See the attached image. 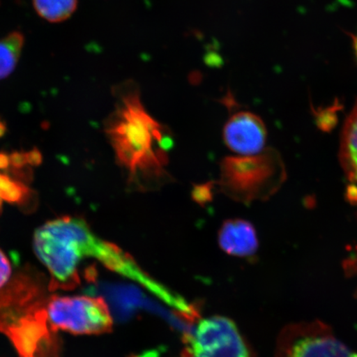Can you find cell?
<instances>
[{
  "instance_id": "cell-19",
  "label": "cell",
  "mask_w": 357,
  "mask_h": 357,
  "mask_svg": "<svg viewBox=\"0 0 357 357\" xmlns=\"http://www.w3.org/2000/svg\"><path fill=\"white\" fill-rule=\"evenodd\" d=\"M3 200L0 198V212H2Z\"/></svg>"
},
{
  "instance_id": "cell-15",
  "label": "cell",
  "mask_w": 357,
  "mask_h": 357,
  "mask_svg": "<svg viewBox=\"0 0 357 357\" xmlns=\"http://www.w3.org/2000/svg\"><path fill=\"white\" fill-rule=\"evenodd\" d=\"M26 159L30 166H38L41 162L42 155L38 150H33L26 153Z\"/></svg>"
},
{
  "instance_id": "cell-8",
  "label": "cell",
  "mask_w": 357,
  "mask_h": 357,
  "mask_svg": "<svg viewBox=\"0 0 357 357\" xmlns=\"http://www.w3.org/2000/svg\"><path fill=\"white\" fill-rule=\"evenodd\" d=\"M267 131L259 116L250 112L231 115L223 129V140L238 155H252L264 151Z\"/></svg>"
},
{
  "instance_id": "cell-3",
  "label": "cell",
  "mask_w": 357,
  "mask_h": 357,
  "mask_svg": "<svg viewBox=\"0 0 357 357\" xmlns=\"http://www.w3.org/2000/svg\"><path fill=\"white\" fill-rule=\"evenodd\" d=\"M98 236L80 218L61 217L36 230V255L51 275L49 290H70L80 283L79 266L92 257Z\"/></svg>"
},
{
  "instance_id": "cell-18",
  "label": "cell",
  "mask_w": 357,
  "mask_h": 357,
  "mask_svg": "<svg viewBox=\"0 0 357 357\" xmlns=\"http://www.w3.org/2000/svg\"><path fill=\"white\" fill-rule=\"evenodd\" d=\"M354 50L356 53V56L357 59V35L354 37Z\"/></svg>"
},
{
  "instance_id": "cell-16",
  "label": "cell",
  "mask_w": 357,
  "mask_h": 357,
  "mask_svg": "<svg viewBox=\"0 0 357 357\" xmlns=\"http://www.w3.org/2000/svg\"><path fill=\"white\" fill-rule=\"evenodd\" d=\"M10 167V155L0 153V169H7Z\"/></svg>"
},
{
  "instance_id": "cell-5",
  "label": "cell",
  "mask_w": 357,
  "mask_h": 357,
  "mask_svg": "<svg viewBox=\"0 0 357 357\" xmlns=\"http://www.w3.org/2000/svg\"><path fill=\"white\" fill-rule=\"evenodd\" d=\"M49 324L75 335H100L113 329L114 321L104 298L87 296L49 297Z\"/></svg>"
},
{
  "instance_id": "cell-6",
  "label": "cell",
  "mask_w": 357,
  "mask_h": 357,
  "mask_svg": "<svg viewBox=\"0 0 357 357\" xmlns=\"http://www.w3.org/2000/svg\"><path fill=\"white\" fill-rule=\"evenodd\" d=\"M276 357H357L327 325L314 321L289 324L280 332Z\"/></svg>"
},
{
  "instance_id": "cell-9",
  "label": "cell",
  "mask_w": 357,
  "mask_h": 357,
  "mask_svg": "<svg viewBox=\"0 0 357 357\" xmlns=\"http://www.w3.org/2000/svg\"><path fill=\"white\" fill-rule=\"evenodd\" d=\"M218 244L229 255L251 257L258 249L255 227L251 222L238 218L227 220L218 231Z\"/></svg>"
},
{
  "instance_id": "cell-12",
  "label": "cell",
  "mask_w": 357,
  "mask_h": 357,
  "mask_svg": "<svg viewBox=\"0 0 357 357\" xmlns=\"http://www.w3.org/2000/svg\"><path fill=\"white\" fill-rule=\"evenodd\" d=\"M36 13L52 24L69 20L77 10L78 0H33Z\"/></svg>"
},
{
  "instance_id": "cell-11",
  "label": "cell",
  "mask_w": 357,
  "mask_h": 357,
  "mask_svg": "<svg viewBox=\"0 0 357 357\" xmlns=\"http://www.w3.org/2000/svg\"><path fill=\"white\" fill-rule=\"evenodd\" d=\"M24 42V36L19 31H15L0 39V80L10 77L15 71Z\"/></svg>"
},
{
  "instance_id": "cell-14",
  "label": "cell",
  "mask_w": 357,
  "mask_h": 357,
  "mask_svg": "<svg viewBox=\"0 0 357 357\" xmlns=\"http://www.w3.org/2000/svg\"><path fill=\"white\" fill-rule=\"evenodd\" d=\"M12 274V266L10 260L1 249H0V289L10 282Z\"/></svg>"
},
{
  "instance_id": "cell-10",
  "label": "cell",
  "mask_w": 357,
  "mask_h": 357,
  "mask_svg": "<svg viewBox=\"0 0 357 357\" xmlns=\"http://www.w3.org/2000/svg\"><path fill=\"white\" fill-rule=\"evenodd\" d=\"M339 159L347 177L357 184V101L343 128Z\"/></svg>"
},
{
  "instance_id": "cell-13",
  "label": "cell",
  "mask_w": 357,
  "mask_h": 357,
  "mask_svg": "<svg viewBox=\"0 0 357 357\" xmlns=\"http://www.w3.org/2000/svg\"><path fill=\"white\" fill-rule=\"evenodd\" d=\"M33 197V191L24 182L0 172V198L6 202L26 206Z\"/></svg>"
},
{
  "instance_id": "cell-4",
  "label": "cell",
  "mask_w": 357,
  "mask_h": 357,
  "mask_svg": "<svg viewBox=\"0 0 357 357\" xmlns=\"http://www.w3.org/2000/svg\"><path fill=\"white\" fill-rule=\"evenodd\" d=\"M284 178L279 154L265 149L252 155L227 156L220 164L218 185L227 197L248 204L269 198Z\"/></svg>"
},
{
  "instance_id": "cell-7",
  "label": "cell",
  "mask_w": 357,
  "mask_h": 357,
  "mask_svg": "<svg viewBox=\"0 0 357 357\" xmlns=\"http://www.w3.org/2000/svg\"><path fill=\"white\" fill-rule=\"evenodd\" d=\"M185 357H253L238 327L225 317L200 321L186 338Z\"/></svg>"
},
{
  "instance_id": "cell-17",
  "label": "cell",
  "mask_w": 357,
  "mask_h": 357,
  "mask_svg": "<svg viewBox=\"0 0 357 357\" xmlns=\"http://www.w3.org/2000/svg\"><path fill=\"white\" fill-rule=\"evenodd\" d=\"M6 131V126L2 122V120H0V137H1Z\"/></svg>"
},
{
  "instance_id": "cell-1",
  "label": "cell",
  "mask_w": 357,
  "mask_h": 357,
  "mask_svg": "<svg viewBox=\"0 0 357 357\" xmlns=\"http://www.w3.org/2000/svg\"><path fill=\"white\" fill-rule=\"evenodd\" d=\"M114 93L117 102L105 132L116 159L132 189L158 190L171 181L167 167L172 132L146 111L134 82L122 84Z\"/></svg>"
},
{
  "instance_id": "cell-2",
  "label": "cell",
  "mask_w": 357,
  "mask_h": 357,
  "mask_svg": "<svg viewBox=\"0 0 357 357\" xmlns=\"http://www.w3.org/2000/svg\"><path fill=\"white\" fill-rule=\"evenodd\" d=\"M47 287L37 272H19L0 289V332L20 357H59L60 344L49 324Z\"/></svg>"
}]
</instances>
